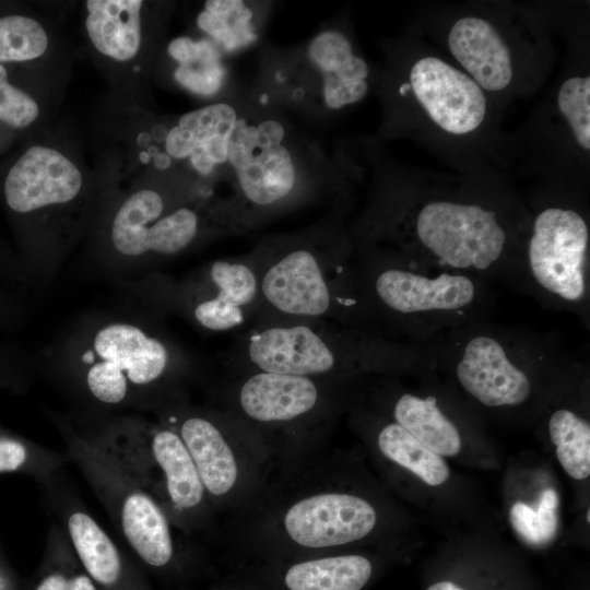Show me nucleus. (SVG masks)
<instances>
[{
    "label": "nucleus",
    "mask_w": 590,
    "mask_h": 590,
    "mask_svg": "<svg viewBox=\"0 0 590 590\" xmlns=\"http://www.w3.org/2000/svg\"><path fill=\"white\" fill-rule=\"evenodd\" d=\"M366 234L422 253L455 270L484 271L498 264L528 234L505 175L396 170L366 221Z\"/></svg>",
    "instance_id": "obj_1"
},
{
    "label": "nucleus",
    "mask_w": 590,
    "mask_h": 590,
    "mask_svg": "<svg viewBox=\"0 0 590 590\" xmlns=\"http://www.w3.org/2000/svg\"><path fill=\"white\" fill-rule=\"evenodd\" d=\"M385 92L389 129L458 173L505 175L516 162L504 109L414 28L394 49Z\"/></svg>",
    "instance_id": "obj_2"
},
{
    "label": "nucleus",
    "mask_w": 590,
    "mask_h": 590,
    "mask_svg": "<svg viewBox=\"0 0 590 590\" xmlns=\"http://www.w3.org/2000/svg\"><path fill=\"white\" fill-rule=\"evenodd\" d=\"M553 14L514 2L436 5L413 26L502 109L534 94L555 60Z\"/></svg>",
    "instance_id": "obj_3"
},
{
    "label": "nucleus",
    "mask_w": 590,
    "mask_h": 590,
    "mask_svg": "<svg viewBox=\"0 0 590 590\" xmlns=\"http://www.w3.org/2000/svg\"><path fill=\"white\" fill-rule=\"evenodd\" d=\"M249 256L256 268L259 303L251 322L328 320L356 329L371 310L349 247L326 232L278 237Z\"/></svg>",
    "instance_id": "obj_4"
},
{
    "label": "nucleus",
    "mask_w": 590,
    "mask_h": 590,
    "mask_svg": "<svg viewBox=\"0 0 590 590\" xmlns=\"http://www.w3.org/2000/svg\"><path fill=\"white\" fill-rule=\"evenodd\" d=\"M68 357L87 396L108 406L127 404L187 367V356L162 328L128 318L88 324Z\"/></svg>",
    "instance_id": "obj_5"
},
{
    "label": "nucleus",
    "mask_w": 590,
    "mask_h": 590,
    "mask_svg": "<svg viewBox=\"0 0 590 590\" xmlns=\"http://www.w3.org/2000/svg\"><path fill=\"white\" fill-rule=\"evenodd\" d=\"M566 35L568 56L559 76L519 135L516 161L546 185L579 189L590 172V58L586 30Z\"/></svg>",
    "instance_id": "obj_6"
},
{
    "label": "nucleus",
    "mask_w": 590,
    "mask_h": 590,
    "mask_svg": "<svg viewBox=\"0 0 590 590\" xmlns=\"http://www.w3.org/2000/svg\"><path fill=\"white\" fill-rule=\"evenodd\" d=\"M394 356L378 339L328 320L252 323L226 355L235 369L317 379L376 367Z\"/></svg>",
    "instance_id": "obj_7"
},
{
    "label": "nucleus",
    "mask_w": 590,
    "mask_h": 590,
    "mask_svg": "<svg viewBox=\"0 0 590 590\" xmlns=\"http://www.w3.org/2000/svg\"><path fill=\"white\" fill-rule=\"evenodd\" d=\"M165 310L180 312L211 332L243 330L252 322L259 303V284L249 253L217 259L197 269L180 282L156 283Z\"/></svg>",
    "instance_id": "obj_8"
},
{
    "label": "nucleus",
    "mask_w": 590,
    "mask_h": 590,
    "mask_svg": "<svg viewBox=\"0 0 590 590\" xmlns=\"http://www.w3.org/2000/svg\"><path fill=\"white\" fill-rule=\"evenodd\" d=\"M73 456L99 498L115 515L135 554L149 566L165 567L174 556L167 518L161 506L129 479L95 441L70 436Z\"/></svg>",
    "instance_id": "obj_9"
},
{
    "label": "nucleus",
    "mask_w": 590,
    "mask_h": 590,
    "mask_svg": "<svg viewBox=\"0 0 590 590\" xmlns=\"http://www.w3.org/2000/svg\"><path fill=\"white\" fill-rule=\"evenodd\" d=\"M530 272L545 292L567 303L587 295L590 231L581 209L554 200L530 217L526 239Z\"/></svg>",
    "instance_id": "obj_10"
},
{
    "label": "nucleus",
    "mask_w": 590,
    "mask_h": 590,
    "mask_svg": "<svg viewBox=\"0 0 590 590\" xmlns=\"http://www.w3.org/2000/svg\"><path fill=\"white\" fill-rule=\"evenodd\" d=\"M284 138V126L275 119L257 125L238 119L231 133L227 163L240 194L238 214L243 203L246 205L245 224L248 211L275 210L295 198L297 176L291 153L282 144Z\"/></svg>",
    "instance_id": "obj_11"
},
{
    "label": "nucleus",
    "mask_w": 590,
    "mask_h": 590,
    "mask_svg": "<svg viewBox=\"0 0 590 590\" xmlns=\"http://www.w3.org/2000/svg\"><path fill=\"white\" fill-rule=\"evenodd\" d=\"M87 188L79 163L57 144L30 146L9 170L3 185L9 208L20 214H42L47 220L48 263L50 229L83 205Z\"/></svg>",
    "instance_id": "obj_12"
},
{
    "label": "nucleus",
    "mask_w": 590,
    "mask_h": 590,
    "mask_svg": "<svg viewBox=\"0 0 590 590\" xmlns=\"http://www.w3.org/2000/svg\"><path fill=\"white\" fill-rule=\"evenodd\" d=\"M357 273L371 312L380 309L394 316H409L457 311L470 306L476 297L475 283L462 273L445 272L430 278L382 258H371Z\"/></svg>",
    "instance_id": "obj_13"
},
{
    "label": "nucleus",
    "mask_w": 590,
    "mask_h": 590,
    "mask_svg": "<svg viewBox=\"0 0 590 590\" xmlns=\"http://www.w3.org/2000/svg\"><path fill=\"white\" fill-rule=\"evenodd\" d=\"M244 227L233 205L185 202L151 224L107 237L111 252L125 261H151L179 255L204 237Z\"/></svg>",
    "instance_id": "obj_14"
},
{
    "label": "nucleus",
    "mask_w": 590,
    "mask_h": 590,
    "mask_svg": "<svg viewBox=\"0 0 590 590\" xmlns=\"http://www.w3.org/2000/svg\"><path fill=\"white\" fill-rule=\"evenodd\" d=\"M376 521V511L366 499L344 493H322L292 505L283 524L297 545L326 548L363 539Z\"/></svg>",
    "instance_id": "obj_15"
},
{
    "label": "nucleus",
    "mask_w": 590,
    "mask_h": 590,
    "mask_svg": "<svg viewBox=\"0 0 590 590\" xmlns=\"http://www.w3.org/2000/svg\"><path fill=\"white\" fill-rule=\"evenodd\" d=\"M511 357L507 346L494 335H473L460 353L457 378L469 394L486 406L522 404L532 386L527 373Z\"/></svg>",
    "instance_id": "obj_16"
},
{
    "label": "nucleus",
    "mask_w": 590,
    "mask_h": 590,
    "mask_svg": "<svg viewBox=\"0 0 590 590\" xmlns=\"http://www.w3.org/2000/svg\"><path fill=\"white\" fill-rule=\"evenodd\" d=\"M236 391L239 412L263 425L296 423L322 408L323 379L245 370Z\"/></svg>",
    "instance_id": "obj_17"
},
{
    "label": "nucleus",
    "mask_w": 590,
    "mask_h": 590,
    "mask_svg": "<svg viewBox=\"0 0 590 590\" xmlns=\"http://www.w3.org/2000/svg\"><path fill=\"white\" fill-rule=\"evenodd\" d=\"M142 0H87L84 28L92 49L111 66L128 67L144 51L145 10Z\"/></svg>",
    "instance_id": "obj_18"
},
{
    "label": "nucleus",
    "mask_w": 590,
    "mask_h": 590,
    "mask_svg": "<svg viewBox=\"0 0 590 590\" xmlns=\"http://www.w3.org/2000/svg\"><path fill=\"white\" fill-rule=\"evenodd\" d=\"M308 59L321 74L324 105L343 109L363 101L370 91V68L341 31H323L312 38Z\"/></svg>",
    "instance_id": "obj_19"
},
{
    "label": "nucleus",
    "mask_w": 590,
    "mask_h": 590,
    "mask_svg": "<svg viewBox=\"0 0 590 590\" xmlns=\"http://www.w3.org/2000/svg\"><path fill=\"white\" fill-rule=\"evenodd\" d=\"M173 428L185 444L204 489L213 496L227 494L236 483L238 470L220 425L206 415L188 413Z\"/></svg>",
    "instance_id": "obj_20"
},
{
    "label": "nucleus",
    "mask_w": 590,
    "mask_h": 590,
    "mask_svg": "<svg viewBox=\"0 0 590 590\" xmlns=\"http://www.w3.org/2000/svg\"><path fill=\"white\" fill-rule=\"evenodd\" d=\"M237 120L236 110L226 103L209 104L179 117L176 123L192 149L188 162L199 175L210 176L227 163L228 141Z\"/></svg>",
    "instance_id": "obj_21"
},
{
    "label": "nucleus",
    "mask_w": 590,
    "mask_h": 590,
    "mask_svg": "<svg viewBox=\"0 0 590 590\" xmlns=\"http://www.w3.org/2000/svg\"><path fill=\"white\" fill-rule=\"evenodd\" d=\"M150 444L166 479V497L178 510H190L203 500L205 489L181 438L173 427L146 423Z\"/></svg>",
    "instance_id": "obj_22"
},
{
    "label": "nucleus",
    "mask_w": 590,
    "mask_h": 590,
    "mask_svg": "<svg viewBox=\"0 0 590 590\" xmlns=\"http://www.w3.org/2000/svg\"><path fill=\"white\" fill-rule=\"evenodd\" d=\"M371 562L357 554L302 560L282 576L285 590H362L370 580Z\"/></svg>",
    "instance_id": "obj_23"
},
{
    "label": "nucleus",
    "mask_w": 590,
    "mask_h": 590,
    "mask_svg": "<svg viewBox=\"0 0 590 590\" xmlns=\"http://www.w3.org/2000/svg\"><path fill=\"white\" fill-rule=\"evenodd\" d=\"M66 524L69 542L85 573L102 586L116 585L121 577L122 560L106 531L81 509L71 510Z\"/></svg>",
    "instance_id": "obj_24"
},
{
    "label": "nucleus",
    "mask_w": 590,
    "mask_h": 590,
    "mask_svg": "<svg viewBox=\"0 0 590 590\" xmlns=\"http://www.w3.org/2000/svg\"><path fill=\"white\" fill-rule=\"evenodd\" d=\"M392 413L397 424L440 457H452L460 451V433L438 408L434 397L403 393L396 401Z\"/></svg>",
    "instance_id": "obj_25"
},
{
    "label": "nucleus",
    "mask_w": 590,
    "mask_h": 590,
    "mask_svg": "<svg viewBox=\"0 0 590 590\" xmlns=\"http://www.w3.org/2000/svg\"><path fill=\"white\" fill-rule=\"evenodd\" d=\"M168 54L178 63L174 78L184 88L201 96H211L221 90L225 68L215 43L177 37L169 43Z\"/></svg>",
    "instance_id": "obj_26"
},
{
    "label": "nucleus",
    "mask_w": 590,
    "mask_h": 590,
    "mask_svg": "<svg viewBox=\"0 0 590 590\" xmlns=\"http://www.w3.org/2000/svg\"><path fill=\"white\" fill-rule=\"evenodd\" d=\"M377 445L385 457L430 486L440 485L449 477V468L442 457L426 448L396 422L380 429Z\"/></svg>",
    "instance_id": "obj_27"
},
{
    "label": "nucleus",
    "mask_w": 590,
    "mask_h": 590,
    "mask_svg": "<svg viewBox=\"0 0 590 590\" xmlns=\"http://www.w3.org/2000/svg\"><path fill=\"white\" fill-rule=\"evenodd\" d=\"M252 12L240 0H209L197 16V25L219 48L234 51L248 46L256 34Z\"/></svg>",
    "instance_id": "obj_28"
},
{
    "label": "nucleus",
    "mask_w": 590,
    "mask_h": 590,
    "mask_svg": "<svg viewBox=\"0 0 590 590\" xmlns=\"http://www.w3.org/2000/svg\"><path fill=\"white\" fill-rule=\"evenodd\" d=\"M548 433L566 473L576 480L587 479L590 474L589 422L568 409H559L550 417Z\"/></svg>",
    "instance_id": "obj_29"
},
{
    "label": "nucleus",
    "mask_w": 590,
    "mask_h": 590,
    "mask_svg": "<svg viewBox=\"0 0 590 590\" xmlns=\"http://www.w3.org/2000/svg\"><path fill=\"white\" fill-rule=\"evenodd\" d=\"M49 48V32L38 20L22 14L0 17V64L36 60Z\"/></svg>",
    "instance_id": "obj_30"
},
{
    "label": "nucleus",
    "mask_w": 590,
    "mask_h": 590,
    "mask_svg": "<svg viewBox=\"0 0 590 590\" xmlns=\"http://www.w3.org/2000/svg\"><path fill=\"white\" fill-rule=\"evenodd\" d=\"M40 115L37 101L8 80V72L0 64V121L23 129L33 125Z\"/></svg>",
    "instance_id": "obj_31"
},
{
    "label": "nucleus",
    "mask_w": 590,
    "mask_h": 590,
    "mask_svg": "<svg viewBox=\"0 0 590 590\" xmlns=\"http://www.w3.org/2000/svg\"><path fill=\"white\" fill-rule=\"evenodd\" d=\"M543 545L550 543L558 530V494L553 488L542 492L535 511Z\"/></svg>",
    "instance_id": "obj_32"
},
{
    "label": "nucleus",
    "mask_w": 590,
    "mask_h": 590,
    "mask_svg": "<svg viewBox=\"0 0 590 590\" xmlns=\"http://www.w3.org/2000/svg\"><path fill=\"white\" fill-rule=\"evenodd\" d=\"M509 520L522 540L533 546L543 545L535 510L529 505L517 502L509 512Z\"/></svg>",
    "instance_id": "obj_33"
},
{
    "label": "nucleus",
    "mask_w": 590,
    "mask_h": 590,
    "mask_svg": "<svg viewBox=\"0 0 590 590\" xmlns=\"http://www.w3.org/2000/svg\"><path fill=\"white\" fill-rule=\"evenodd\" d=\"M34 590H97V588L86 573L51 571L38 581Z\"/></svg>",
    "instance_id": "obj_34"
},
{
    "label": "nucleus",
    "mask_w": 590,
    "mask_h": 590,
    "mask_svg": "<svg viewBox=\"0 0 590 590\" xmlns=\"http://www.w3.org/2000/svg\"><path fill=\"white\" fill-rule=\"evenodd\" d=\"M31 458V450L22 441L0 436V473L23 469Z\"/></svg>",
    "instance_id": "obj_35"
},
{
    "label": "nucleus",
    "mask_w": 590,
    "mask_h": 590,
    "mask_svg": "<svg viewBox=\"0 0 590 590\" xmlns=\"http://www.w3.org/2000/svg\"><path fill=\"white\" fill-rule=\"evenodd\" d=\"M426 590H468L464 587L451 580H440L432 583Z\"/></svg>",
    "instance_id": "obj_36"
},
{
    "label": "nucleus",
    "mask_w": 590,
    "mask_h": 590,
    "mask_svg": "<svg viewBox=\"0 0 590 590\" xmlns=\"http://www.w3.org/2000/svg\"><path fill=\"white\" fill-rule=\"evenodd\" d=\"M0 590H8L7 579L1 571H0Z\"/></svg>",
    "instance_id": "obj_37"
},
{
    "label": "nucleus",
    "mask_w": 590,
    "mask_h": 590,
    "mask_svg": "<svg viewBox=\"0 0 590 590\" xmlns=\"http://www.w3.org/2000/svg\"><path fill=\"white\" fill-rule=\"evenodd\" d=\"M587 521L590 522V511H589V509L587 510Z\"/></svg>",
    "instance_id": "obj_38"
}]
</instances>
